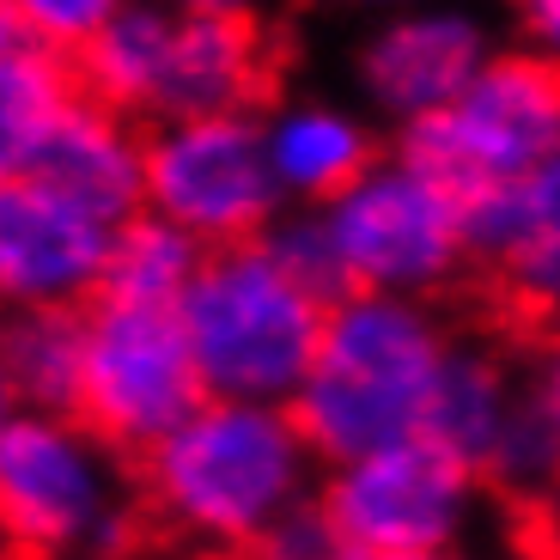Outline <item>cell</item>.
Instances as JSON below:
<instances>
[{
    "mask_svg": "<svg viewBox=\"0 0 560 560\" xmlns=\"http://www.w3.org/2000/svg\"><path fill=\"white\" fill-rule=\"evenodd\" d=\"M262 244L293 268L317 299H348V275H341V256H336V238L323 225V208H287L275 225L262 232Z\"/></svg>",
    "mask_w": 560,
    "mask_h": 560,
    "instance_id": "7402d4cb",
    "label": "cell"
},
{
    "mask_svg": "<svg viewBox=\"0 0 560 560\" xmlns=\"http://www.w3.org/2000/svg\"><path fill=\"white\" fill-rule=\"evenodd\" d=\"M481 493L488 476L427 433L323 469V505L341 518L360 555L372 548L457 555L481 524Z\"/></svg>",
    "mask_w": 560,
    "mask_h": 560,
    "instance_id": "ba28073f",
    "label": "cell"
},
{
    "mask_svg": "<svg viewBox=\"0 0 560 560\" xmlns=\"http://www.w3.org/2000/svg\"><path fill=\"white\" fill-rule=\"evenodd\" d=\"M323 225L336 238L348 293L439 299L463 268H476L469 201L402 147H390L353 189H341L323 208Z\"/></svg>",
    "mask_w": 560,
    "mask_h": 560,
    "instance_id": "5b68a950",
    "label": "cell"
},
{
    "mask_svg": "<svg viewBox=\"0 0 560 560\" xmlns=\"http://www.w3.org/2000/svg\"><path fill=\"white\" fill-rule=\"evenodd\" d=\"M451 348L457 336L433 299H336L323 323L317 365H311L305 390L293 396V415L323 469L427 433V408L451 365Z\"/></svg>",
    "mask_w": 560,
    "mask_h": 560,
    "instance_id": "6da1fadb",
    "label": "cell"
},
{
    "mask_svg": "<svg viewBox=\"0 0 560 560\" xmlns=\"http://www.w3.org/2000/svg\"><path fill=\"white\" fill-rule=\"evenodd\" d=\"M7 402L31 415H80L85 396V305H37L7 317L0 341Z\"/></svg>",
    "mask_w": 560,
    "mask_h": 560,
    "instance_id": "2e32d148",
    "label": "cell"
},
{
    "mask_svg": "<svg viewBox=\"0 0 560 560\" xmlns=\"http://www.w3.org/2000/svg\"><path fill=\"white\" fill-rule=\"evenodd\" d=\"M505 25H512V49L560 68V0H505Z\"/></svg>",
    "mask_w": 560,
    "mask_h": 560,
    "instance_id": "cb8c5ba5",
    "label": "cell"
},
{
    "mask_svg": "<svg viewBox=\"0 0 560 560\" xmlns=\"http://www.w3.org/2000/svg\"><path fill=\"white\" fill-rule=\"evenodd\" d=\"M0 7H7V31L80 61L85 43L98 37L122 7H135V0H0Z\"/></svg>",
    "mask_w": 560,
    "mask_h": 560,
    "instance_id": "44dd1931",
    "label": "cell"
},
{
    "mask_svg": "<svg viewBox=\"0 0 560 560\" xmlns=\"http://www.w3.org/2000/svg\"><path fill=\"white\" fill-rule=\"evenodd\" d=\"M171 7H183V13H213V19H250L256 0H171Z\"/></svg>",
    "mask_w": 560,
    "mask_h": 560,
    "instance_id": "484cf974",
    "label": "cell"
},
{
    "mask_svg": "<svg viewBox=\"0 0 560 560\" xmlns=\"http://www.w3.org/2000/svg\"><path fill=\"white\" fill-rule=\"evenodd\" d=\"M7 177L56 183L73 201L110 213L122 225L147 208V135L135 128V116H122L110 104H98L92 92H80Z\"/></svg>",
    "mask_w": 560,
    "mask_h": 560,
    "instance_id": "7c38bea8",
    "label": "cell"
},
{
    "mask_svg": "<svg viewBox=\"0 0 560 560\" xmlns=\"http://www.w3.org/2000/svg\"><path fill=\"white\" fill-rule=\"evenodd\" d=\"M80 92L85 85L73 56H56V49H43V43L0 25V177L49 135V122Z\"/></svg>",
    "mask_w": 560,
    "mask_h": 560,
    "instance_id": "d6986e66",
    "label": "cell"
},
{
    "mask_svg": "<svg viewBox=\"0 0 560 560\" xmlns=\"http://www.w3.org/2000/svg\"><path fill=\"white\" fill-rule=\"evenodd\" d=\"M0 518L31 560H122L128 518L116 445L80 415L7 408L0 420Z\"/></svg>",
    "mask_w": 560,
    "mask_h": 560,
    "instance_id": "277c9868",
    "label": "cell"
},
{
    "mask_svg": "<svg viewBox=\"0 0 560 560\" xmlns=\"http://www.w3.org/2000/svg\"><path fill=\"white\" fill-rule=\"evenodd\" d=\"M122 225L37 177H0V293L13 311L98 305Z\"/></svg>",
    "mask_w": 560,
    "mask_h": 560,
    "instance_id": "8fae6325",
    "label": "cell"
},
{
    "mask_svg": "<svg viewBox=\"0 0 560 560\" xmlns=\"http://www.w3.org/2000/svg\"><path fill=\"white\" fill-rule=\"evenodd\" d=\"M555 512H560V493H555Z\"/></svg>",
    "mask_w": 560,
    "mask_h": 560,
    "instance_id": "f1b7e54d",
    "label": "cell"
},
{
    "mask_svg": "<svg viewBox=\"0 0 560 560\" xmlns=\"http://www.w3.org/2000/svg\"><path fill=\"white\" fill-rule=\"evenodd\" d=\"M524 390H530V378H518L488 341H457L445 378L433 390V408H427V439H439L463 463L488 469L493 445H500L505 420L518 415Z\"/></svg>",
    "mask_w": 560,
    "mask_h": 560,
    "instance_id": "e0dca14e",
    "label": "cell"
},
{
    "mask_svg": "<svg viewBox=\"0 0 560 560\" xmlns=\"http://www.w3.org/2000/svg\"><path fill=\"white\" fill-rule=\"evenodd\" d=\"M360 560H457V555H415V548H372Z\"/></svg>",
    "mask_w": 560,
    "mask_h": 560,
    "instance_id": "83f0119b",
    "label": "cell"
},
{
    "mask_svg": "<svg viewBox=\"0 0 560 560\" xmlns=\"http://www.w3.org/2000/svg\"><path fill=\"white\" fill-rule=\"evenodd\" d=\"M336 7L365 13V19H384V13H402V7H415V0H336Z\"/></svg>",
    "mask_w": 560,
    "mask_h": 560,
    "instance_id": "4316f807",
    "label": "cell"
},
{
    "mask_svg": "<svg viewBox=\"0 0 560 560\" xmlns=\"http://www.w3.org/2000/svg\"><path fill=\"white\" fill-rule=\"evenodd\" d=\"M481 476H488V488H505L518 500H555L560 493V415L536 390H524L518 415L505 420Z\"/></svg>",
    "mask_w": 560,
    "mask_h": 560,
    "instance_id": "ffe728a7",
    "label": "cell"
},
{
    "mask_svg": "<svg viewBox=\"0 0 560 560\" xmlns=\"http://www.w3.org/2000/svg\"><path fill=\"white\" fill-rule=\"evenodd\" d=\"M177 31H183V7H171V0L122 7L73 61L80 85L98 104L135 116V122H159L165 85H171V56H177Z\"/></svg>",
    "mask_w": 560,
    "mask_h": 560,
    "instance_id": "9a60e30c",
    "label": "cell"
},
{
    "mask_svg": "<svg viewBox=\"0 0 560 560\" xmlns=\"http://www.w3.org/2000/svg\"><path fill=\"white\" fill-rule=\"evenodd\" d=\"M268 165L287 208H329L341 189L365 177L390 147L378 135V116L329 92H299L262 110Z\"/></svg>",
    "mask_w": 560,
    "mask_h": 560,
    "instance_id": "4fadbf2b",
    "label": "cell"
},
{
    "mask_svg": "<svg viewBox=\"0 0 560 560\" xmlns=\"http://www.w3.org/2000/svg\"><path fill=\"white\" fill-rule=\"evenodd\" d=\"M208 402L196 353L177 311L147 305H85V396L80 420L104 433L116 451L165 445L183 420Z\"/></svg>",
    "mask_w": 560,
    "mask_h": 560,
    "instance_id": "9c48e42d",
    "label": "cell"
},
{
    "mask_svg": "<svg viewBox=\"0 0 560 560\" xmlns=\"http://www.w3.org/2000/svg\"><path fill=\"white\" fill-rule=\"evenodd\" d=\"M147 500L177 536L201 548H250L293 505L323 493V457L280 402L208 396L165 445L140 457Z\"/></svg>",
    "mask_w": 560,
    "mask_h": 560,
    "instance_id": "7a4b0ae2",
    "label": "cell"
},
{
    "mask_svg": "<svg viewBox=\"0 0 560 560\" xmlns=\"http://www.w3.org/2000/svg\"><path fill=\"white\" fill-rule=\"evenodd\" d=\"M396 147L445 177L463 201L536 177L560 159V68L500 49L457 104L396 135Z\"/></svg>",
    "mask_w": 560,
    "mask_h": 560,
    "instance_id": "8992f818",
    "label": "cell"
},
{
    "mask_svg": "<svg viewBox=\"0 0 560 560\" xmlns=\"http://www.w3.org/2000/svg\"><path fill=\"white\" fill-rule=\"evenodd\" d=\"M469 244L512 305L560 329V159L469 201Z\"/></svg>",
    "mask_w": 560,
    "mask_h": 560,
    "instance_id": "5bb4252c",
    "label": "cell"
},
{
    "mask_svg": "<svg viewBox=\"0 0 560 560\" xmlns=\"http://www.w3.org/2000/svg\"><path fill=\"white\" fill-rule=\"evenodd\" d=\"M500 19L493 0H415L402 13L365 19L348 61L360 104L396 135L439 116L500 56Z\"/></svg>",
    "mask_w": 560,
    "mask_h": 560,
    "instance_id": "30bf717a",
    "label": "cell"
},
{
    "mask_svg": "<svg viewBox=\"0 0 560 560\" xmlns=\"http://www.w3.org/2000/svg\"><path fill=\"white\" fill-rule=\"evenodd\" d=\"M530 390H536V396H542V402L560 415V329L542 341V348H536V365H530Z\"/></svg>",
    "mask_w": 560,
    "mask_h": 560,
    "instance_id": "d4e9b609",
    "label": "cell"
},
{
    "mask_svg": "<svg viewBox=\"0 0 560 560\" xmlns=\"http://www.w3.org/2000/svg\"><path fill=\"white\" fill-rule=\"evenodd\" d=\"M208 244L189 238L183 225H171L165 213L140 208L135 220H122L110 244V268H104V293L110 305H147V311H177L183 293L196 287Z\"/></svg>",
    "mask_w": 560,
    "mask_h": 560,
    "instance_id": "ac0fdd59",
    "label": "cell"
},
{
    "mask_svg": "<svg viewBox=\"0 0 560 560\" xmlns=\"http://www.w3.org/2000/svg\"><path fill=\"white\" fill-rule=\"evenodd\" d=\"M147 208L183 225L208 250L256 244L287 213L268 165L262 110L189 116L147 128Z\"/></svg>",
    "mask_w": 560,
    "mask_h": 560,
    "instance_id": "52a82bcc",
    "label": "cell"
},
{
    "mask_svg": "<svg viewBox=\"0 0 560 560\" xmlns=\"http://www.w3.org/2000/svg\"><path fill=\"white\" fill-rule=\"evenodd\" d=\"M177 323L189 336L208 396L225 402L293 408L323 348L329 299H317L262 238L208 250L196 287L183 293Z\"/></svg>",
    "mask_w": 560,
    "mask_h": 560,
    "instance_id": "3957f363",
    "label": "cell"
},
{
    "mask_svg": "<svg viewBox=\"0 0 560 560\" xmlns=\"http://www.w3.org/2000/svg\"><path fill=\"white\" fill-rule=\"evenodd\" d=\"M244 560H360V548L341 530L336 512L323 505V493H311V500L293 505L275 530L256 536V542L244 548Z\"/></svg>",
    "mask_w": 560,
    "mask_h": 560,
    "instance_id": "603a6c76",
    "label": "cell"
}]
</instances>
